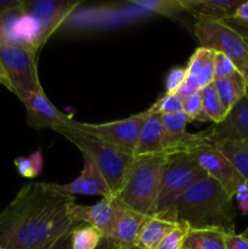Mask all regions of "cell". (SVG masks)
I'll return each instance as SVG.
<instances>
[{
	"label": "cell",
	"instance_id": "obj_35",
	"mask_svg": "<svg viewBox=\"0 0 248 249\" xmlns=\"http://www.w3.org/2000/svg\"><path fill=\"white\" fill-rule=\"evenodd\" d=\"M71 240H72V230L66 232L65 235L60 236L56 240L51 241L50 243H48L40 249H72L71 248Z\"/></svg>",
	"mask_w": 248,
	"mask_h": 249
},
{
	"label": "cell",
	"instance_id": "obj_34",
	"mask_svg": "<svg viewBox=\"0 0 248 249\" xmlns=\"http://www.w3.org/2000/svg\"><path fill=\"white\" fill-rule=\"evenodd\" d=\"M225 248L226 249H248V238L242 235L229 233L225 236Z\"/></svg>",
	"mask_w": 248,
	"mask_h": 249
},
{
	"label": "cell",
	"instance_id": "obj_4",
	"mask_svg": "<svg viewBox=\"0 0 248 249\" xmlns=\"http://www.w3.org/2000/svg\"><path fill=\"white\" fill-rule=\"evenodd\" d=\"M53 130L72 142L84 157L89 158L96 165L108 184L112 195L116 197L123 186L135 156L124 152L96 136L70 125L56 126Z\"/></svg>",
	"mask_w": 248,
	"mask_h": 249
},
{
	"label": "cell",
	"instance_id": "obj_13",
	"mask_svg": "<svg viewBox=\"0 0 248 249\" xmlns=\"http://www.w3.org/2000/svg\"><path fill=\"white\" fill-rule=\"evenodd\" d=\"M78 5L79 2L71 0H23L24 12L40 27L43 45Z\"/></svg>",
	"mask_w": 248,
	"mask_h": 249
},
{
	"label": "cell",
	"instance_id": "obj_24",
	"mask_svg": "<svg viewBox=\"0 0 248 249\" xmlns=\"http://www.w3.org/2000/svg\"><path fill=\"white\" fill-rule=\"evenodd\" d=\"M225 236L219 230H190L182 249H226Z\"/></svg>",
	"mask_w": 248,
	"mask_h": 249
},
{
	"label": "cell",
	"instance_id": "obj_14",
	"mask_svg": "<svg viewBox=\"0 0 248 249\" xmlns=\"http://www.w3.org/2000/svg\"><path fill=\"white\" fill-rule=\"evenodd\" d=\"M27 111V123L32 129L41 130V129H55L56 126L67 125L72 118L67 114L62 113L53 102L49 100L44 91L33 92L22 96Z\"/></svg>",
	"mask_w": 248,
	"mask_h": 249
},
{
	"label": "cell",
	"instance_id": "obj_18",
	"mask_svg": "<svg viewBox=\"0 0 248 249\" xmlns=\"http://www.w3.org/2000/svg\"><path fill=\"white\" fill-rule=\"evenodd\" d=\"M163 141H164V125L162 122V116L150 111V108L146 109V119L139 136L135 157L163 152Z\"/></svg>",
	"mask_w": 248,
	"mask_h": 249
},
{
	"label": "cell",
	"instance_id": "obj_43",
	"mask_svg": "<svg viewBox=\"0 0 248 249\" xmlns=\"http://www.w3.org/2000/svg\"><path fill=\"white\" fill-rule=\"evenodd\" d=\"M246 79V87H247V96H248V74L245 77Z\"/></svg>",
	"mask_w": 248,
	"mask_h": 249
},
{
	"label": "cell",
	"instance_id": "obj_39",
	"mask_svg": "<svg viewBox=\"0 0 248 249\" xmlns=\"http://www.w3.org/2000/svg\"><path fill=\"white\" fill-rule=\"evenodd\" d=\"M0 84H1L2 87L6 88L7 90H10L11 92H14V88H12L11 82H10V79H9V75H7L6 71H5V67H4V65L1 63V61H0Z\"/></svg>",
	"mask_w": 248,
	"mask_h": 249
},
{
	"label": "cell",
	"instance_id": "obj_29",
	"mask_svg": "<svg viewBox=\"0 0 248 249\" xmlns=\"http://www.w3.org/2000/svg\"><path fill=\"white\" fill-rule=\"evenodd\" d=\"M150 111L160 116L182 112V100L177 94H164L150 107Z\"/></svg>",
	"mask_w": 248,
	"mask_h": 249
},
{
	"label": "cell",
	"instance_id": "obj_21",
	"mask_svg": "<svg viewBox=\"0 0 248 249\" xmlns=\"http://www.w3.org/2000/svg\"><path fill=\"white\" fill-rule=\"evenodd\" d=\"M214 87L228 113L242 97L247 95L245 75L241 74L238 71L231 74L230 77L214 80Z\"/></svg>",
	"mask_w": 248,
	"mask_h": 249
},
{
	"label": "cell",
	"instance_id": "obj_12",
	"mask_svg": "<svg viewBox=\"0 0 248 249\" xmlns=\"http://www.w3.org/2000/svg\"><path fill=\"white\" fill-rule=\"evenodd\" d=\"M123 208L116 197H107L91 206L75 203L72 208V218L75 224H87L96 229L104 237L111 238Z\"/></svg>",
	"mask_w": 248,
	"mask_h": 249
},
{
	"label": "cell",
	"instance_id": "obj_37",
	"mask_svg": "<svg viewBox=\"0 0 248 249\" xmlns=\"http://www.w3.org/2000/svg\"><path fill=\"white\" fill-rule=\"evenodd\" d=\"M236 201H237L238 209L241 211V213L246 214L248 213V190H245L242 192H238L236 195Z\"/></svg>",
	"mask_w": 248,
	"mask_h": 249
},
{
	"label": "cell",
	"instance_id": "obj_31",
	"mask_svg": "<svg viewBox=\"0 0 248 249\" xmlns=\"http://www.w3.org/2000/svg\"><path fill=\"white\" fill-rule=\"evenodd\" d=\"M189 228L181 224H177L174 230L170 231L162 242L158 245L156 249H182V245L185 242L187 233H189Z\"/></svg>",
	"mask_w": 248,
	"mask_h": 249
},
{
	"label": "cell",
	"instance_id": "obj_2",
	"mask_svg": "<svg viewBox=\"0 0 248 249\" xmlns=\"http://www.w3.org/2000/svg\"><path fill=\"white\" fill-rule=\"evenodd\" d=\"M233 197L207 175L189 187L174 207L173 220L189 230H219L235 233Z\"/></svg>",
	"mask_w": 248,
	"mask_h": 249
},
{
	"label": "cell",
	"instance_id": "obj_42",
	"mask_svg": "<svg viewBox=\"0 0 248 249\" xmlns=\"http://www.w3.org/2000/svg\"><path fill=\"white\" fill-rule=\"evenodd\" d=\"M242 236L243 237H246V238H248V226H247V229H246L245 231H243V233H242Z\"/></svg>",
	"mask_w": 248,
	"mask_h": 249
},
{
	"label": "cell",
	"instance_id": "obj_7",
	"mask_svg": "<svg viewBox=\"0 0 248 249\" xmlns=\"http://www.w3.org/2000/svg\"><path fill=\"white\" fill-rule=\"evenodd\" d=\"M36 53L15 45H0V61L4 65L18 99L27 94L44 91L36 70Z\"/></svg>",
	"mask_w": 248,
	"mask_h": 249
},
{
	"label": "cell",
	"instance_id": "obj_11",
	"mask_svg": "<svg viewBox=\"0 0 248 249\" xmlns=\"http://www.w3.org/2000/svg\"><path fill=\"white\" fill-rule=\"evenodd\" d=\"M162 122L164 125L163 152L167 155L192 153L201 146L212 142L209 129L197 134L189 133L186 130V125L191 119L184 112L162 114Z\"/></svg>",
	"mask_w": 248,
	"mask_h": 249
},
{
	"label": "cell",
	"instance_id": "obj_3",
	"mask_svg": "<svg viewBox=\"0 0 248 249\" xmlns=\"http://www.w3.org/2000/svg\"><path fill=\"white\" fill-rule=\"evenodd\" d=\"M167 162L164 152L135 157L116 198L126 208L150 215L159 195Z\"/></svg>",
	"mask_w": 248,
	"mask_h": 249
},
{
	"label": "cell",
	"instance_id": "obj_17",
	"mask_svg": "<svg viewBox=\"0 0 248 249\" xmlns=\"http://www.w3.org/2000/svg\"><path fill=\"white\" fill-rule=\"evenodd\" d=\"M212 139H233L248 143V96L240 100L220 124L209 129Z\"/></svg>",
	"mask_w": 248,
	"mask_h": 249
},
{
	"label": "cell",
	"instance_id": "obj_40",
	"mask_svg": "<svg viewBox=\"0 0 248 249\" xmlns=\"http://www.w3.org/2000/svg\"><path fill=\"white\" fill-rule=\"evenodd\" d=\"M233 18L238 19V21L248 22V1H245L238 7Z\"/></svg>",
	"mask_w": 248,
	"mask_h": 249
},
{
	"label": "cell",
	"instance_id": "obj_30",
	"mask_svg": "<svg viewBox=\"0 0 248 249\" xmlns=\"http://www.w3.org/2000/svg\"><path fill=\"white\" fill-rule=\"evenodd\" d=\"M182 112L192 121L207 122L208 118L203 112V101H202L201 92H196L192 96L182 100Z\"/></svg>",
	"mask_w": 248,
	"mask_h": 249
},
{
	"label": "cell",
	"instance_id": "obj_19",
	"mask_svg": "<svg viewBox=\"0 0 248 249\" xmlns=\"http://www.w3.org/2000/svg\"><path fill=\"white\" fill-rule=\"evenodd\" d=\"M215 53L204 48L196 49L186 66V80L198 91L214 83Z\"/></svg>",
	"mask_w": 248,
	"mask_h": 249
},
{
	"label": "cell",
	"instance_id": "obj_8",
	"mask_svg": "<svg viewBox=\"0 0 248 249\" xmlns=\"http://www.w3.org/2000/svg\"><path fill=\"white\" fill-rule=\"evenodd\" d=\"M145 119L146 111L134 114L128 118L108 122V123H82V122H75L74 119H72L67 125L96 136L105 142L109 143L124 152L135 156L139 136H140V131Z\"/></svg>",
	"mask_w": 248,
	"mask_h": 249
},
{
	"label": "cell",
	"instance_id": "obj_10",
	"mask_svg": "<svg viewBox=\"0 0 248 249\" xmlns=\"http://www.w3.org/2000/svg\"><path fill=\"white\" fill-rule=\"evenodd\" d=\"M191 155L196 158L207 175L216 180L232 197L238 192L248 190L247 184L240 173L213 142L201 146Z\"/></svg>",
	"mask_w": 248,
	"mask_h": 249
},
{
	"label": "cell",
	"instance_id": "obj_15",
	"mask_svg": "<svg viewBox=\"0 0 248 249\" xmlns=\"http://www.w3.org/2000/svg\"><path fill=\"white\" fill-rule=\"evenodd\" d=\"M83 160H84V167L77 179L65 185L46 184L49 189L65 196L74 197V195H83V196H102V198L113 197L108 184L96 165L84 156Z\"/></svg>",
	"mask_w": 248,
	"mask_h": 249
},
{
	"label": "cell",
	"instance_id": "obj_44",
	"mask_svg": "<svg viewBox=\"0 0 248 249\" xmlns=\"http://www.w3.org/2000/svg\"><path fill=\"white\" fill-rule=\"evenodd\" d=\"M126 249H139L138 247H133V248H126Z\"/></svg>",
	"mask_w": 248,
	"mask_h": 249
},
{
	"label": "cell",
	"instance_id": "obj_23",
	"mask_svg": "<svg viewBox=\"0 0 248 249\" xmlns=\"http://www.w3.org/2000/svg\"><path fill=\"white\" fill-rule=\"evenodd\" d=\"M177 223L163 220V219L147 216L139 235L136 247L139 249H156L163 238L177 228Z\"/></svg>",
	"mask_w": 248,
	"mask_h": 249
},
{
	"label": "cell",
	"instance_id": "obj_41",
	"mask_svg": "<svg viewBox=\"0 0 248 249\" xmlns=\"http://www.w3.org/2000/svg\"><path fill=\"white\" fill-rule=\"evenodd\" d=\"M95 249H119V248L117 247L116 243H114L111 238L104 237L101 240V242H100V245Z\"/></svg>",
	"mask_w": 248,
	"mask_h": 249
},
{
	"label": "cell",
	"instance_id": "obj_33",
	"mask_svg": "<svg viewBox=\"0 0 248 249\" xmlns=\"http://www.w3.org/2000/svg\"><path fill=\"white\" fill-rule=\"evenodd\" d=\"M187 77L186 67H175L165 77V94H177Z\"/></svg>",
	"mask_w": 248,
	"mask_h": 249
},
{
	"label": "cell",
	"instance_id": "obj_32",
	"mask_svg": "<svg viewBox=\"0 0 248 249\" xmlns=\"http://www.w3.org/2000/svg\"><path fill=\"white\" fill-rule=\"evenodd\" d=\"M235 72H237V68L233 65L232 61L228 56L224 55V53H215V58H214V80L230 77Z\"/></svg>",
	"mask_w": 248,
	"mask_h": 249
},
{
	"label": "cell",
	"instance_id": "obj_9",
	"mask_svg": "<svg viewBox=\"0 0 248 249\" xmlns=\"http://www.w3.org/2000/svg\"><path fill=\"white\" fill-rule=\"evenodd\" d=\"M0 45H15L38 53L43 46L38 22L22 6L0 15Z\"/></svg>",
	"mask_w": 248,
	"mask_h": 249
},
{
	"label": "cell",
	"instance_id": "obj_27",
	"mask_svg": "<svg viewBox=\"0 0 248 249\" xmlns=\"http://www.w3.org/2000/svg\"><path fill=\"white\" fill-rule=\"evenodd\" d=\"M44 160L40 150L29 153L28 156H21L15 160V167L21 177L27 179H33L40 175L43 170Z\"/></svg>",
	"mask_w": 248,
	"mask_h": 249
},
{
	"label": "cell",
	"instance_id": "obj_45",
	"mask_svg": "<svg viewBox=\"0 0 248 249\" xmlns=\"http://www.w3.org/2000/svg\"><path fill=\"white\" fill-rule=\"evenodd\" d=\"M0 249H4V248H2V247H0Z\"/></svg>",
	"mask_w": 248,
	"mask_h": 249
},
{
	"label": "cell",
	"instance_id": "obj_6",
	"mask_svg": "<svg viewBox=\"0 0 248 249\" xmlns=\"http://www.w3.org/2000/svg\"><path fill=\"white\" fill-rule=\"evenodd\" d=\"M194 32L201 48L228 56L241 74H248V43L224 22L197 21Z\"/></svg>",
	"mask_w": 248,
	"mask_h": 249
},
{
	"label": "cell",
	"instance_id": "obj_36",
	"mask_svg": "<svg viewBox=\"0 0 248 249\" xmlns=\"http://www.w3.org/2000/svg\"><path fill=\"white\" fill-rule=\"evenodd\" d=\"M224 23L228 24L230 28H232L233 31L237 32L243 39L248 43V22L245 21H238V19L235 18H230L224 21Z\"/></svg>",
	"mask_w": 248,
	"mask_h": 249
},
{
	"label": "cell",
	"instance_id": "obj_20",
	"mask_svg": "<svg viewBox=\"0 0 248 249\" xmlns=\"http://www.w3.org/2000/svg\"><path fill=\"white\" fill-rule=\"evenodd\" d=\"M148 215L138 213L124 206L123 212L117 221L111 240L119 249L136 247L139 235Z\"/></svg>",
	"mask_w": 248,
	"mask_h": 249
},
{
	"label": "cell",
	"instance_id": "obj_22",
	"mask_svg": "<svg viewBox=\"0 0 248 249\" xmlns=\"http://www.w3.org/2000/svg\"><path fill=\"white\" fill-rule=\"evenodd\" d=\"M212 142L230 160L248 186V143L233 139H212Z\"/></svg>",
	"mask_w": 248,
	"mask_h": 249
},
{
	"label": "cell",
	"instance_id": "obj_5",
	"mask_svg": "<svg viewBox=\"0 0 248 249\" xmlns=\"http://www.w3.org/2000/svg\"><path fill=\"white\" fill-rule=\"evenodd\" d=\"M207 177L196 158L191 153L168 155L167 167L163 175L162 186L155 206L148 216L172 221L174 207L179 197L191 185Z\"/></svg>",
	"mask_w": 248,
	"mask_h": 249
},
{
	"label": "cell",
	"instance_id": "obj_28",
	"mask_svg": "<svg viewBox=\"0 0 248 249\" xmlns=\"http://www.w3.org/2000/svg\"><path fill=\"white\" fill-rule=\"evenodd\" d=\"M131 4L165 17L174 16L184 11L180 0H133Z\"/></svg>",
	"mask_w": 248,
	"mask_h": 249
},
{
	"label": "cell",
	"instance_id": "obj_38",
	"mask_svg": "<svg viewBox=\"0 0 248 249\" xmlns=\"http://www.w3.org/2000/svg\"><path fill=\"white\" fill-rule=\"evenodd\" d=\"M22 4H23V0H0V15L22 6Z\"/></svg>",
	"mask_w": 248,
	"mask_h": 249
},
{
	"label": "cell",
	"instance_id": "obj_26",
	"mask_svg": "<svg viewBox=\"0 0 248 249\" xmlns=\"http://www.w3.org/2000/svg\"><path fill=\"white\" fill-rule=\"evenodd\" d=\"M104 236L95 228L90 225H80L78 224L72 230V249H95L100 245Z\"/></svg>",
	"mask_w": 248,
	"mask_h": 249
},
{
	"label": "cell",
	"instance_id": "obj_1",
	"mask_svg": "<svg viewBox=\"0 0 248 249\" xmlns=\"http://www.w3.org/2000/svg\"><path fill=\"white\" fill-rule=\"evenodd\" d=\"M74 204V197L53 191L46 182L24 185L0 212V247H44L78 225L72 218Z\"/></svg>",
	"mask_w": 248,
	"mask_h": 249
},
{
	"label": "cell",
	"instance_id": "obj_16",
	"mask_svg": "<svg viewBox=\"0 0 248 249\" xmlns=\"http://www.w3.org/2000/svg\"><path fill=\"white\" fill-rule=\"evenodd\" d=\"M184 10L194 15L197 21L224 22L235 17L243 0H180Z\"/></svg>",
	"mask_w": 248,
	"mask_h": 249
},
{
	"label": "cell",
	"instance_id": "obj_25",
	"mask_svg": "<svg viewBox=\"0 0 248 249\" xmlns=\"http://www.w3.org/2000/svg\"><path fill=\"white\" fill-rule=\"evenodd\" d=\"M202 101H203V112L208 121L213 122L214 124H220L228 116V112L224 108L223 102L219 97L214 83L209 84L201 91Z\"/></svg>",
	"mask_w": 248,
	"mask_h": 249
}]
</instances>
